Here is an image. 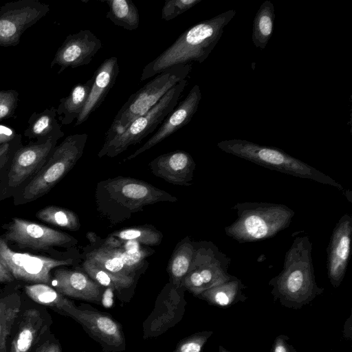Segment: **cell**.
I'll use <instances>...</instances> for the list:
<instances>
[{"instance_id":"1","label":"cell","mask_w":352,"mask_h":352,"mask_svg":"<svg viewBox=\"0 0 352 352\" xmlns=\"http://www.w3.org/2000/svg\"><path fill=\"white\" fill-rule=\"evenodd\" d=\"M236 14L234 10L225 11L186 30L156 58L144 66L140 80L153 77L175 65H187L191 61L203 63L220 40L224 28Z\"/></svg>"},{"instance_id":"2","label":"cell","mask_w":352,"mask_h":352,"mask_svg":"<svg viewBox=\"0 0 352 352\" xmlns=\"http://www.w3.org/2000/svg\"><path fill=\"white\" fill-rule=\"evenodd\" d=\"M312 249L309 236L296 237L285 255L283 270L269 282L272 294L285 306L300 307L324 291L316 281Z\"/></svg>"},{"instance_id":"3","label":"cell","mask_w":352,"mask_h":352,"mask_svg":"<svg viewBox=\"0 0 352 352\" xmlns=\"http://www.w3.org/2000/svg\"><path fill=\"white\" fill-rule=\"evenodd\" d=\"M96 200L98 210L116 223L146 206L177 198L144 181L119 176L98 184Z\"/></svg>"},{"instance_id":"4","label":"cell","mask_w":352,"mask_h":352,"mask_svg":"<svg viewBox=\"0 0 352 352\" xmlns=\"http://www.w3.org/2000/svg\"><path fill=\"white\" fill-rule=\"evenodd\" d=\"M237 219L224 228L229 237L240 243L270 239L287 228L295 212L287 206L257 201L239 202L232 207Z\"/></svg>"},{"instance_id":"5","label":"cell","mask_w":352,"mask_h":352,"mask_svg":"<svg viewBox=\"0 0 352 352\" xmlns=\"http://www.w3.org/2000/svg\"><path fill=\"white\" fill-rule=\"evenodd\" d=\"M219 149L267 168L327 184L344 192L342 186L325 173L283 150L248 140L232 139L217 143Z\"/></svg>"},{"instance_id":"6","label":"cell","mask_w":352,"mask_h":352,"mask_svg":"<svg viewBox=\"0 0 352 352\" xmlns=\"http://www.w3.org/2000/svg\"><path fill=\"white\" fill-rule=\"evenodd\" d=\"M191 66L179 65L157 74L135 93L131 94L120 108L107 130L104 143L121 134L138 117L151 110L173 87L185 80Z\"/></svg>"},{"instance_id":"7","label":"cell","mask_w":352,"mask_h":352,"mask_svg":"<svg viewBox=\"0 0 352 352\" xmlns=\"http://www.w3.org/2000/svg\"><path fill=\"white\" fill-rule=\"evenodd\" d=\"M87 137L85 133L70 135L56 146L42 168L23 188L15 204L35 201L50 192L80 160Z\"/></svg>"},{"instance_id":"8","label":"cell","mask_w":352,"mask_h":352,"mask_svg":"<svg viewBox=\"0 0 352 352\" xmlns=\"http://www.w3.org/2000/svg\"><path fill=\"white\" fill-rule=\"evenodd\" d=\"M187 82L185 79L177 83L146 113L134 120L121 134L104 143L98 156L114 157L151 133L175 109Z\"/></svg>"},{"instance_id":"9","label":"cell","mask_w":352,"mask_h":352,"mask_svg":"<svg viewBox=\"0 0 352 352\" xmlns=\"http://www.w3.org/2000/svg\"><path fill=\"white\" fill-rule=\"evenodd\" d=\"M231 258L211 241L195 242L190 270L182 286L197 296L205 290L233 277L228 270Z\"/></svg>"},{"instance_id":"10","label":"cell","mask_w":352,"mask_h":352,"mask_svg":"<svg viewBox=\"0 0 352 352\" xmlns=\"http://www.w3.org/2000/svg\"><path fill=\"white\" fill-rule=\"evenodd\" d=\"M52 324V318L45 307L30 299L23 300L9 339L8 352H32L50 332Z\"/></svg>"},{"instance_id":"11","label":"cell","mask_w":352,"mask_h":352,"mask_svg":"<svg viewBox=\"0 0 352 352\" xmlns=\"http://www.w3.org/2000/svg\"><path fill=\"white\" fill-rule=\"evenodd\" d=\"M0 258L11 272L16 280L30 284H50L52 271L58 267L69 265L72 258L55 259L40 255L14 252L9 248L6 241L0 238Z\"/></svg>"},{"instance_id":"12","label":"cell","mask_w":352,"mask_h":352,"mask_svg":"<svg viewBox=\"0 0 352 352\" xmlns=\"http://www.w3.org/2000/svg\"><path fill=\"white\" fill-rule=\"evenodd\" d=\"M50 6L37 0H18L0 7V46H16L23 33L45 16Z\"/></svg>"},{"instance_id":"13","label":"cell","mask_w":352,"mask_h":352,"mask_svg":"<svg viewBox=\"0 0 352 352\" xmlns=\"http://www.w3.org/2000/svg\"><path fill=\"white\" fill-rule=\"evenodd\" d=\"M4 236L6 241L16 243L19 248L41 251L54 247L69 248L78 243L67 233L18 217L12 218L6 226Z\"/></svg>"},{"instance_id":"14","label":"cell","mask_w":352,"mask_h":352,"mask_svg":"<svg viewBox=\"0 0 352 352\" xmlns=\"http://www.w3.org/2000/svg\"><path fill=\"white\" fill-rule=\"evenodd\" d=\"M58 140V138H50L45 142H33L15 150L5 179L7 192L16 190L42 168Z\"/></svg>"},{"instance_id":"15","label":"cell","mask_w":352,"mask_h":352,"mask_svg":"<svg viewBox=\"0 0 352 352\" xmlns=\"http://www.w3.org/2000/svg\"><path fill=\"white\" fill-rule=\"evenodd\" d=\"M67 316L80 324L105 351L120 352L125 349L126 342L122 327L107 314L75 307Z\"/></svg>"},{"instance_id":"16","label":"cell","mask_w":352,"mask_h":352,"mask_svg":"<svg viewBox=\"0 0 352 352\" xmlns=\"http://www.w3.org/2000/svg\"><path fill=\"white\" fill-rule=\"evenodd\" d=\"M102 46L101 41L89 30L69 34L57 50L50 66H59V74L68 67L89 65Z\"/></svg>"},{"instance_id":"17","label":"cell","mask_w":352,"mask_h":352,"mask_svg":"<svg viewBox=\"0 0 352 352\" xmlns=\"http://www.w3.org/2000/svg\"><path fill=\"white\" fill-rule=\"evenodd\" d=\"M352 217L343 214L333 228L327 248V268L329 281L333 287L341 284L348 265L351 252Z\"/></svg>"},{"instance_id":"18","label":"cell","mask_w":352,"mask_h":352,"mask_svg":"<svg viewBox=\"0 0 352 352\" xmlns=\"http://www.w3.org/2000/svg\"><path fill=\"white\" fill-rule=\"evenodd\" d=\"M201 99L200 87L198 85H195L191 88L184 100L180 102L178 106L165 118L157 132L124 161L132 160L151 148L189 123L197 111Z\"/></svg>"},{"instance_id":"19","label":"cell","mask_w":352,"mask_h":352,"mask_svg":"<svg viewBox=\"0 0 352 352\" xmlns=\"http://www.w3.org/2000/svg\"><path fill=\"white\" fill-rule=\"evenodd\" d=\"M50 285L67 298L100 304L103 288L86 273L64 268L55 270Z\"/></svg>"},{"instance_id":"20","label":"cell","mask_w":352,"mask_h":352,"mask_svg":"<svg viewBox=\"0 0 352 352\" xmlns=\"http://www.w3.org/2000/svg\"><path fill=\"white\" fill-rule=\"evenodd\" d=\"M195 166L190 154L181 150L162 154L148 164L154 175L178 186L192 185Z\"/></svg>"},{"instance_id":"21","label":"cell","mask_w":352,"mask_h":352,"mask_svg":"<svg viewBox=\"0 0 352 352\" xmlns=\"http://www.w3.org/2000/svg\"><path fill=\"white\" fill-rule=\"evenodd\" d=\"M119 72L118 60L116 56L106 58L96 69L92 76L93 82L88 99L74 124L75 126L87 121L101 105L115 84Z\"/></svg>"},{"instance_id":"22","label":"cell","mask_w":352,"mask_h":352,"mask_svg":"<svg viewBox=\"0 0 352 352\" xmlns=\"http://www.w3.org/2000/svg\"><path fill=\"white\" fill-rule=\"evenodd\" d=\"M23 301L17 286L5 288L0 293V352H8L9 339Z\"/></svg>"},{"instance_id":"23","label":"cell","mask_w":352,"mask_h":352,"mask_svg":"<svg viewBox=\"0 0 352 352\" xmlns=\"http://www.w3.org/2000/svg\"><path fill=\"white\" fill-rule=\"evenodd\" d=\"M56 109L52 107L40 113H33L28 120V126L24 135L28 139H36L37 142H45L50 138L64 136L61 126L56 119Z\"/></svg>"},{"instance_id":"24","label":"cell","mask_w":352,"mask_h":352,"mask_svg":"<svg viewBox=\"0 0 352 352\" xmlns=\"http://www.w3.org/2000/svg\"><path fill=\"white\" fill-rule=\"evenodd\" d=\"M27 297L36 303L50 307L54 311L68 316L76 306L73 301L62 295L49 285L43 283L28 284L24 286Z\"/></svg>"},{"instance_id":"25","label":"cell","mask_w":352,"mask_h":352,"mask_svg":"<svg viewBox=\"0 0 352 352\" xmlns=\"http://www.w3.org/2000/svg\"><path fill=\"white\" fill-rule=\"evenodd\" d=\"M92 82L91 77L85 83L77 84L67 96L60 99L56 115L62 124L68 125L77 120L88 99Z\"/></svg>"},{"instance_id":"26","label":"cell","mask_w":352,"mask_h":352,"mask_svg":"<svg viewBox=\"0 0 352 352\" xmlns=\"http://www.w3.org/2000/svg\"><path fill=\"white\" fill-rule=\"evenodd\" d=\"M195 251V242L189 236L183 239L176 246L169 260L167 271L170 284L180 288L188 274Z\"/></svg>"},{"instance_id":"27","label":"cell","mask_w":352,"mask_h":352,"mask_svg":"<svg viewBox=\"0 0 352 352\" xmlns=\"http://www.w3.org/2000/svg\"><path fill=\"white\" fill-rule=\"evenodd\" d=\"M245 287L242 281L233 276L228 281L205 290L197 297L214 305L228 307L245 298L243 294Z\"/></svg>"},{"instance_id":"28","label":"cell","mask_w":352,"mask_h":352,"mask_svg":"<svg viewBox=\"0 0 352 352\" xmlns=\"http://www.w3.org/2000/svg\"><path fill=\"white\" fill-rule=\"evenodd\" d=\"M274 21V4L265 0L259 7L253 21L252 40L256 47L265 50L273 34Z\"/></svg>"},{"instance_id":"29","label":"cell","mask_w":352,"mask_h":352,"mask_svg":"<svg viewBox=\"0 0 352 352\" xmlns=\"http://www.w3.org/2000/svg\"><path fill=\"white\" fill-rule=\"evenodd\" d=\"M109 6L108 18L114 25L127 30L139 27L138 10L131 0H100Z\"/></svg>"},{"instance_id":"30","label":"cell","mask_w":352,"mask_h":352,"mask_svg":"<svg viewBox=\"0 0 352 352\" xmlns=\"http://www.w3.org/2000/svg\"><path fill=\"white\" fill-rule=\"evenodd\" d=\"M85 273L102 287L121 291L129 288L134 283L133 276H120L110 273L85 258L82 264Z\"/></svg>"},{"instance_id":"31","label":"cell","mask_w":352,"mask_h":352,"mask_svg":"<svg viewBox=\"0 0 352 352\" xmlns=\"http://www.w3.org/2000/svg\"><path fill=\"white\" fill-rule=\"evenodd\" d=\"M36 217L43 222L71 231L78 230L80 228L79 218L74 211L57 206L40 209Z\"/></svg>"},{"instance_id":"32","label":"cell","mask_w":352,"mask_h":352,"mask_svg":"<svg viewBox=\"0 0 352 352\" xmlns=\"http://www.w3.org/2000/svg\"><path fill=\"white\" fill-rule=\"evenodd\" d=\"M102 269L120 276H133L126 267L124 261L118 256L111 248L101 245L88 252L86 258Z\"/></svg>"},{"instance_id":"33","label":"cell","mask_w":352,"mask_h":352,"mask_svg":"<svg viewBox=\"0 0 352 352\" xmlns=\"http://www.w3.org/2000/svg\"><path fill=\"white\" fill-rule=\"evenodd\" d=\"M109 236L122 241H135L146 245H158L162 241L163 234L153 226H143L117 230Z\"/></svg>"},{"instance_id":"34","label":"cell","mask_w":352,"mask_h":352,"mask_svg":"<svg viewBox=\"0 0 352 352\" xmlns=\"http://www.w3.org/2000/svg\"><path fill=\"white\" fill-rule=\"evenodd\" d=\"M212 333V331L194 333L178 342L173 352H202L206 342Z\"/></svg>"},{"instance_id":"35","label":"cell","mask_w":352,"mask_h":352,"mask_svg":"<svg viewBox=\"0 0 352 352\" xmlns=\"http://www.w3.org/2000/svg\"><path fill=\"white\" fill-rule=\"evenodd\" d=\"M202 0H166L162 9L161 18L170 21L190 10Z\"/></svg>"},{"instance_id":"36","label":"cell","mask_w":352,"mask_h":352,"mask_svg":"<svg viewBox=\"0 0 352 352\" xmlns=\"http://www.w3.org/2000/svg\"><path fill=\"white\" fill-rule=\"evenodd\" d=\"M19 94L16 90L0 91V121L13 116L18 104Z\"/></svg>"},{"instance_id":"37","label":"cell","mask_w":352,"mask_h":352,"mask_svg":"<svg viewBox=\"0 0 352 352\" xmlns=\"http://www.w3.org/2000/svg\"><path fill=\"white\" fill-rule=\"evenodd\" d=\"M32 352H62V348L55 335L50 332L34 347Z\"/></svg>"},{"instance_id":"38","label":"cell","mask_w":352,"mask_h":352,"mask_svg":"<svg viewBox=\"0 0 352 352\" xmlns=\"http://www.w3.org/2000/svg\"><path fill=\"white\" fill-rule=\"evenodd\" d=\"M21 137L12 143H6L0 145V173L4 166L8 162L13 151L17 149L21 143Z\"/></svg>"},{"instance_id":"39","label":"cell","mask_w":352,"mask_h":352,"mask_svg":"<svg viewBox=\"0 0 352 352\" xmlns=\"http://www.w3.org/2000/svg\"><path fill=\"white\" fill-rule=\"evenodd\" d=\"M20 137H21V135L17 134L12 128L0 124V145L12 143Z\"/></svg>"},{"instance_id":"40","label":"cell","mask_w":352,"mask_h":352,"mask_svg":"<svg viewBox=\"0 0 352 352\" xmlns=\"http://www.w3.org/2000/svg\"><path fill=\"white\" fill-rule=\"evenodd\" d=\"M285 336L280 335L274 340L272 352H296V350L290 345Z\"/></svg>"},{"instance_id":"41","label":"cell","mask_w":352,"mask_h":352,"mask_svg":"<svg viewBox=\"0 0 352 352\" xmlns=\"http://www.w3.org/2000/svg\"><path fill=\"white\" fill-rule=\"evenodd\" d=\"M14 280L11 272L0 258V283H12Z\"/></svg>"},{"instance_id":"42","label":"cell","mask_w":352,"mask_h":352,"mask_svg":"<svg viewBox=\"0 0 352 352\" xmlns=\"http://www.w3.org/2000/svg\"><path fill=\"white\" fill-rule=\"evenodd\" d=\"M87 236L91 242H95L96 241V235L94 232H88Z\"/></svg>"},{"instance_id":"43","label":"cell","mask_w":352,"mask_h":352,"mask_svg":"<svg viewBox=\"0 0 352 352\" xmlns=\"http://www.w3.org/2000/svg\"><path fill=\"white\" fill-rule=\"evenodd\" d=\"M219 352H230V351L225 349L223 346H219Z\"/></svg>"},{"instance_id":"44","label":"cell","mask_w":352,"mask_h":352,"mask_svg":"<svg viewBox=\"0 0 352 352\" xmlns=\"http://www.w3.org/2000/svg\"><path fill=\"white\" fill-rule=\"evenodd\" d=\"M83 352H87V351H83ZM104 352H107V351H104Z\"/></svg>"}]
</instances>
